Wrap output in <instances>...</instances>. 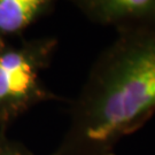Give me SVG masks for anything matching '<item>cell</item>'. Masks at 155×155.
<instances>
[{"label":"cell","mask_w":155,"mask_h":155,"mask_svg":"<svg viewBox=\"0 0 155 155\" xmlns=\"http://www.w3.org/2000/svg\"><path fill=\"white\" fill-rule=\"evenodd\" d=\"M155 114V31L118 33L97 58L55 155H110Z\"/></svg>","instance_id":"1"},{"label":"cell","mask_w":155,"mask_h":155,"mask_svg":"<svg viewBox=\"0 0 155 155\" xmlns=\"http://www.w3.org/2000/svg\"><path fill=\"white\" fill-rule=\"evenodd\" d=\"M52 43L8 48L0 52V116H16L46 98L39 72L48 60Z\"/></svg>","instance_id":"2"},{"label":"cell","mask_w":155,"mask_h":155,"mask_svg":"<svg viewBox=\"0 0 155 155\" xmlns=\"http://www.w3.org/2000/svg\"><path fill=\"white\" fill-rule=\"evenodd\" d=\"M90 21L116 29L155 31V0H75Z\"/></svg>","instance_id":"3"},{"label":"cell","mask_w":155,"mask_h":155,"mask_svg":"<svg viewBox=\"0 0 155 155\" xmlns=\"http://www.w3.org/2000/svg\"><path fill=\"white\" fill-rule=\"evenodd\" d=\"M53 0H0V32L16 33L25 29Z\"/></svg>","instance_id":"4"},{"label":"cell","mask_w":155,"mask_h":155,"mask_svg":"<svg viewBox=\"0 0 155 155\" xmlns=\"http://www.w3.org/2000/svg\"><path fill=\"white\" fill-rule=\"evenodd\" d=\"M0 155H30L25 150H20L17 147H6L0 152Z\"/></svg>","instance_id":"5"},{"label":"cell","mask_w":155,"mask_h":155,"mask_svg":"<svg viewBox=\"0 0 155 155\" xmlns=\"http://www.w3.org/2000/svg\"><path fill=\"white\" fill-rule=\"evenodd\" d=\"M110 155H115V154H114V153H113V154H110Z\"/></svg>","instance_id":"6"}]
</instances>
